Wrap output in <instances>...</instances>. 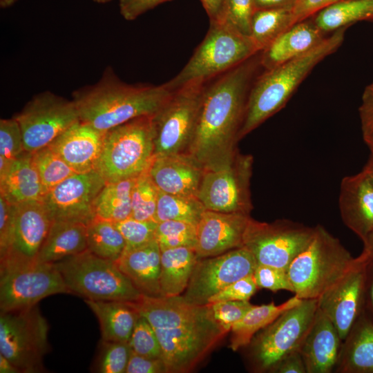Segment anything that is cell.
<instances>
[{
    "label": "cell",
    "mask_w": 373,
    "mask_h": 373,
    "mask_svg": "<svg viewBox=\"0 0 373 373\" xmlns=\"http://www.w3.org/2000/svg\"><path fill=\"white\" fill-rule=\"evenodd\" d=\"M302 300L294 295L278 305L274 302L254 305L240 320L233 325L230 330V348L236 352L246 347L258 332L271 324L285 311L298 305Z\"/></svg>",
    "instance_id": "obj_32"
},
{
    "label": "cell",
    "mask_w": 373,
    "mask_h": 373,
    "mask_svg": "<svg viewBox=\"0 0 373 373\" xmlns=\"http://www.w3.org/2000/svg\"><path fill=\"white\" fill-rule=\"evenodd\" d=\"M366 262L356 257L350 269L318 298V308L343 341L362 314Z\"/></svg>",
    "instance_id": "obj_19"
},
{
    "label": "cell",
    "mask_w": 373,
    "mask_h": 373,
    "mask_svg": "<svg viewBox=\"0 0 373 373\" xmlns=\"http://www.w3.org/2000/svg\"><path fill=\"white\" fill-rule=\"evenodd\" d=\"M207 82H192L175 90L153 115L155 155L186 151L195 133Z\"/></svg>",
    "instance_id": "obj_12"
},
{
    "label": "cell",
    "mask_w": 373,
    "mask_h": 373,
    "mask_svg": "<svg viewBox=\"0 0 373 373\" xmlns=\"http://www.w3.org/2000/svg\"><path fill=\"white\" fill-rule=\"evenodd\" d=\"M174 90L161 85L130 84L107 66L99 79L74 90L79 120L106 133L133 119L155 115Z\"/></svg>",
    "instance_id": "obj_3"
},
{
    "label": "cell",
    "mask_w": 373,
    "mask_h": 373,
    "mask_svg": "<svg viewBox=\"0 0 373 373\" xmlns=\"http://www.w3.org/2000/svg\"><path fill=\"white\" fill-rule=\"evenodd\" d=\"M317 309L318 299H303L256 334L247 345L254 370L271 372L284 357L299 351Z\"/></svg>",
    "instance_id": "obj_10"
},
{
    "label": "cell",
    "mask_w": 373,
    "mask_h": 373,
    "mask_svg": "<svg viewBox=\"0 0 373 373\" xmlns=\"http://www.w3.org/2000/svg\"><path fill=\"white\" fill-rule=\"evenodd\" d=\"M53 264L70 293L85 299L135 301L142 296L115 262L88 249Z\"/></svg>",
    "instance_id": "obj_8"
},
{
    "label": "cell",
    "mask_w": 373,
    "mask_h": 373,
    "mask_svg": "<svg viewBox=\"0 0 373 373\" xmlns=\"http://www.w3.org/2000/svg\"><path fill=\"white\" fill-rule=\"evenodd\" d=\"M255 10L253 0H226L219 23L250 37L251 22Z\"/></svg>",
    "instance_id": "obj_43"
},
{
    "label": "cell",
    "mask_w": 373,
    "mask_h": 373,
    "mask_svg": "<svg viewBox=\"0 0 373 373\" xmlns=\"http://www.w3.org/2000/svg\"><path fill=\"white\" fill-rule=\"evenodd\" d=\"M23 135L18 122L12 117L0 119V157L13 161L23 152Z\"/></svg>",
    "instance_id": "obj_45"
},
{
    "label": "cell",
    "mask_w": 373,
    "mask_h": 373,
    "mask_svg": "<svg viewBox=\"0 0 373 373\" xmlns=\"http://www.w3.org/2000/svg\"><path fill=\"white\" fill-rule=\"evenodd\" d=\"M158 189L147 171L136 178L131 191V217L141 221H154Z\"/></svg>",
    "instance_id": "obj_39"
},
{
    "label": "cell",
    "mask_w": 373,
    "mask_h": 373,
    "mask_svg": "<svg viewBox=\"0 0 373 373\" xmlns=\"http://www.w3.org/2000/svg\"><path fill=\"white\" fill-rule=\"evenodd\" d=\"M258 287L253 274L242 278L211 296L208 303L222 300H249Z\"/></svg>",
    "instance_id": "obj_48"
},
{
    "label": "cell",
    "mask_w": 373,
    "mask_h": 373,
    "mask_svg": "<svg viewBox=\"0 0 373 373\" xmlns=\"http://www.w3.org/2000/svg\"><path fill=\"white\" fill-rule=\"evenodd\" d=\"M91 371L97 373L126 372L131 349L128 343L101 339Z\"/></svg>",
    "instance_id": "obj_40"
},
{
    "label": "cell",
    "mask_w": 373,
    "mask_h": 373,
    "mask_svg": "<svg viewBox=\"0 0 373 373\" xmlns=\"http://www.w3.org/2000/svg\"><path fill=\"white\" fill-rule=\"evenodd\" d=\"M365 144L367 146L370 155H373V132L363 136Z\"/></svg>",
    "instance_id": "obj_61"
},
{
    "label": "cell",
    "mask_w": 373,
    "mask_h": 373,
    "mask_svg": "<svg viewBox=\"0 0 373 373\" xmlns=\"http://www.w3.org/2000/svg\"><path fill=\"white\" fill-rule=\"evenodd\" d=\"M342 343L334 325L318 308L299 350L307 373L334 372Z\"/></svg>",
    "instance_id": "obj_24"
},
{
    "label": "cell",
    "mask_w": 373,
    "mask_h": 373,
    "mask_svg": "<svg viewBox=\"0 0 373 373\" xmlns=\"http://www.w3.org/2000/svg\"><path fill=\"white\" fill-rule=\"evenodd\" d=\"M253 161L251 155L237 151L227 161L204 169L197 198L206 210L250 213Z\"/></svg>",
    "instance_id": "obj_11"
},
{
    "label": "cell",
    "mask_w": 373,
    "mask_h": 373,
    "mask_svg": "<svg viewBox=\"0 0 373 373\" xmlns=\"http://www.w3.org/2000/svg\"><path fill=\"white\" fill-rule=\"evenodd\" d=\"M338 206L343 223L364 242L373 232V184L363 171L342 179Z\"/></svg>",
    "instance_id": "obj_22"
},
{
    "label": "cell",
    "mask_w": 373,
    "mask_h": 373,
    "mask_svg": "<svg viewBox=\"0 0 373 373\" xmlns=\"http://www.w3.org/2000/svg\"><path fill=\"white\" fill-rule=\"evenodd\" d=\"M115 223L125 240V249L140 247L155 238L156 222L141 221L129 217Z\"/></svg>",
    "instance_id": "obj_44"
},
{
    "label": "cell",
    "mask_w": 373,
    "mask_h": 373,
    "mask_svg": "<svg viewBox=\"0 0 373 373\" xmlns=\"http://www.w3.org/2000/svg\"><path fill=\"white\" fill-rule=\"evenodd\" d=\"M13 117L20 126L25 150L31 153L49 146L79 121L73 99L50 90L34 95Z\"/></svg>",
    "instance_id": "obj_13"
},
{
    "label": "cell",
    "mask_w": 373,
    "mask_h": 373,
    "mask_svg": "<svg viewBox=\"0 0 373 373\" xmlns=\"http://www.w3.org/2000/svg\"><path fill=\"white\" fill-rule=\"evenodd\" d=\"M171 0H119V12L127 21L136 19L157 6Z\"/></svg>",
    "instance_id": "obj_52"
},
{
    "label": "cell",
    "mask_w": 373,
    "mask_h": 373,
    "mask_svg": "<svg viewBox=\"0 0 373 373\" xmlns=\"http://www.w3.org/2000/svg\"><path fill=\"white\" fill-rule=\"evenodd\" d=\"M106 183L96 170L75 173L48 191L43 202L52 221L88 225L96 217L95 201Z\"/></svg>",
    "instance_id": "obj_17"
},
{
    "label": "cell",
    "mask_w": 373,
    "mask_h": 373,
    "mask_svg": "<svg viewBox=\"0 0 373 373\" xmlns=\"http://www.w3.org/2000/svg\"><path fill=\"white\" fill-rule=\"evenodd\" d=\"M210 23L220 21L224 9L226 0H200Z\"/></svg>",
    "instance_id": "obj_56"
},
{
    "label": "cell",
    "mask_w": 373,
    "mask_h": 373,
    "mask_svg": "<svg viewBox=\"0 0 373 373\" xmlns=\"http://www.w3.org/2000/svg\"><path fill=\"white\" fill-rule=\"evenodd\" d=\"M258 288L273 292L287 290L293 293V287L287 270L258 264L253 274Z\"/></svg>",
    "instance_id": "obj_47"
},
{
    "label": "cell",
    "mask_w": 373,
    "mask_h": 373,
    "mask_svg": "<svg viewBox=\"0 0 373 373\" xmlns=\"http://www.w3.org/2000/svg\"><path fill=\"white\" fill-rule=\"evenodd\" d=\"M363 243V249L359 257L365 260L373 259V232Z\"/></svg>",
    "instance_id": "obj_58"
},
{
    "label": "cell",
    "mask_w": 373,
    "mask_h": 373,
    "mask_svg": "<svg viewBox=\"0 0 373 373\" xmlns=\"http://www.w3.org/2000/svg\"><path fill=\"white\" fill-rule=\"evenodd\" d=\"M314 227L287 219L268 223L251 218L243 247L254 255L257 264L287 270L294 259L308 245Z\"/></svg>",
    "instance_id": "obj_14"
},
{
    "label": "cell",
    "mask_w": 373,
    "mask_h": 373,
    "mask_svg": "<svg viewBox=\"0 0 373 373\" xmlns=\"http://www.w3.org/2000/svg\"><path fill=\"white\" fill-rule=\"evenodd\" d=\"M32 157L46 193L75 173L49 146L32 153Z\"/></svg>",
    "instance_id": "obj_38"
},
{
    "label": "cell",
    "mask_w": 373,
    "mask_h": 373,
    "mask_svg": "<svg viewBox=\"0 0 373 373\" xmlns=\"http://www.w3.org/2000/svg\"><path fill=\"white\" fill-rule=\"evenodd\" d=\"M373 184V155H370L362 170Z\"/></svg>",
    "instance_id": "obj_60"
},
{
    "label": "cell",
    "mask_w": 373,
    "mask_h": 373,
    "mask_svg": "<svg viewBox=\"0 0 373 373\" xmlns=\"http://www.w3.org/2000/svg\"><path fill=\"white\" fill-rule=\"evenodd\" d=\"M207 304L213 319L227 333L254 305L249 300H222Z\"/></svg>",
    "instance_id": "obj_46"
},
{
    "label": "cell",
    "mask_w": 373,
    "mask_h": 373,
    "mask_svg": "<svg viewBox=\"0 0 373 373\" xmlns=\"http://www.w3.org/2000/svg\"><path fill=\"white\" fill-rule=\"evenodd\" d=\"M153 115L133 119L104 133L95 170L106 182L136 178L148 170L155 156Z\"/></svg>",
    "instance_id": "obj_6"
},
{
    "label": "cell",
    "mask_w": 373,
    "mask_h": 373,
    "mask_svg": "<svg viewBox=\"0 0 373 373\" xmlns=\"http://www.w3.org/2000/svg\"><path fill=\"white\" fill-rule=\"evenodd\" d=\"M312 18L325 33L358 21H373V0H343L321 10Z\"/></svg>",
    "instance_id": "obj_33"
},
{
    "label": "cell",
    "mask_w": 373,
    "mask_h": 373,
    "mask_svg": "<svg viewBox=\"0 0 373 373\" xmlns=\"http://www.w3.org/2000/svg\"><path fill=\"white\" fill-rule=\"evenodd\" d=\"M296 0H253L256 10L280 8H292Z\"/></svg>",
    "instance_id": "obj_57"
},
{
    "label": "cell",
    "mask_w": 373,
    "mask_h": 373,
    "mask_svg": "<svg viewBox=\"0 0 373 373\" xmlns=\"http://www.w3.org/2000/svg\"><path fill=\"white\" fill-rule=\"evenodd\" d=\"M291 9L255 10L251 22L250 37L260 52L290 28Z\"/></svg>",
    "instance_id": "obj_36"
},
{
    "label": "cell",
    "mask_w": 373,
    "mask_h": 373,
    "mask_svg": "<svg viewBox=\"0 0 373 373\" xmlns=\"http://www.w3.org/2000/svg\"><path fill=\"white\" fill-rule=\"evenodd\" d=\"M128 344L131 350L137 354L162 358V349L156 334L142 316H140L135 325Z\"/></svg>",
    "instance_id": "obj_42"
},
{
    "label": "cell",
    "mask_w": 373,
    "mask_h": 373,
    "mask_svg": "<svg viewBox=\"0 0 373 373\" xmlns=\"http://www.w3.org/2000/svg\"><path fill=\"white\" fill-rule=\"evenodd\" d=\"M49 325L37 305L0 312V354L19 372H41L48 352Z\"/></svg>",
    "instance_id": "obj_9"
},
{
    "label": "cell",
    "mask_w": 373,
    "mask_h": 373,
    "mask_svg": "<svg viewBox=\"0 0 373 373\" xmlns=\"http://www.w3.org/2000/svg\"><path fill=\"white\" fill-rule=\"evenodd\" d=\"M135 178L106 182L95 201L96 217L117 222L131 216V191Z\"/></svg>",
    "instance_id": "obj_34"
},
{
    "label": "cell",
    "mask_w": 373,
    "mask_h": 373,
    "mask_svg": "<svg viewBox=\"0 0 373 373\" xmlns=\"http://www.w3.org/2000/svg\"><path fill=\"white\" fill-rule=\"evenodd\" d=\"M257 265L254 255L245 247L199 258L182 296L191 303L206 305L211 296L231 283L253 274Z\"/></svg>",
    "instance_id": "obj_16"
},
{
    "label": "cell",
    "mask_w": 373,
    "mask_h": 373,
    "mask_svg": "<svg viewBox=\"0 0 373 373\" xmlns=\"http://www.w3.org/2000/svg\"><path fill=\"white\" fill-rule=\"evenodd\" d=\"M204 169L185 153L155 155L147 173L159 191L195 197Z\"/></svg>",
    "instance_id": "obj_21"
},
{
    "label": "cell",
    "mask_w": 373,
    "mask_h": 373,
    "mask_svg": "<svg viewBox=\"0 0 373 373\" xmlns=\"http://www.w3.org/2000/svg\"><path fill=\"white\" fill-rule=\"evenodd\" d=\"M356 258L324 227H314L308 245L287 272L293 293L300 299H318L354 265Z\"/></svg>",
    "instance_id": "obj_5"
},
{
    "label": "cell",
    "mask_w": 373,
    "mask_h": 373,
    "mask_svg": "<svg viewBox=\"0 0 373 373\" xmlns=\"http://www.w3.org/2000/svg\"><path fill=\"white\" fill-rule=\"evenodd\" d=\"M343 0H296L291 9L290 28L312 17L321 10Z\"/></svg>",
    "instance_id": "obj_50"
},
{
    "label": "cell",
    "mask_w": 373,
    "mask_h": 373,
    "mask_svg": "<svg viewBox=\"0 0 373 373\" xmlns=\"http://www.w3.org/2000/svg\"><path fill=\"white\" fill-rule=\"evenodd\" d=\"M104 133L80 120L72 125L49 146L78 173L95 170Z\"/></svg>",
    "instance_id": "obj_23"
},
{
    "label": "cell",
    "mask_w": 373,
    "mask_h": 373,
    "mask_svg": "<svg viewBox=\"0 0 373 373\" xmlns=\"http://www.w3.org/2000/svg\"><path fill=\"white\" fill-rule=\"evenodd\" d=\"M366 261L362 314L373 323V259Z\"/></svg>",
    "instance_id": "obj_54"
},
{
    "label": "cell",
    "mask_w": 373,
    "mask_h": 373,
    "mask_svg": "<svg viewBox=\"0 0 373 373\" xmlns=\"http://www.w3.org/2000/svg\"><path fill=\"white\" fill-rule=\"evenodd\" d=\"M0 372L17 373L18 370L5 356L0 354Z\"/></svg>",
    "instance_id": "obj_59"
},
{
    "label": "cell",
    "mask_w": 373,
    "mask_h": 373,
    "mask_svg": "<svg viewBox=\"0 0 373 373\" xmlns=\"http://www.w3.org/2000/svg\"><path fill=\"white\" fill-rule=\"evenodd\" d=\"M325 34L312 17L293 25L261 52L262 68L268 70L303 55L319 44Z\"/></svg>",
    "instance_id": "obj_26"
},
{
    "label": "cell",
    "mask_w": 373,
    "mask_h": 373,
    "mask_svg": "<svg viewBox=\"0 0 373 373\" xmlns=\"http://www.w3.org/2000/svg\"><path fill=\"white\" fill-rule=\"evenodd\" d=\"M251 219L247 213L205 210L196 225L195 249L198 258L216 256L243 247Z\"/></svg>",
    "instance_id": "obj_20"
},
{
    "label": "cell",
    "mask_w": 373,
    "mask_h": 373,
    "mask_svg": "<svg viewBox=\"0 0 373 373\" xmlns=\"http://www.w3.org/2000/svg\"><path fill=\"white\" fill-rule=\"evenodd\" d=\"M275 373H307L300 351H295L284 357L271 370Z\"/></svg>",
    "instance_id": "obj_55"
},
{
    "label": "cell",
    "mask_w": 373,
    "mask_h": 373,
    "mask_svg": "<svg viewBox=\"0 0 373 373\" xmlns=\"http://www.w3.org/2000/svg\"><path fill=\"white\" fill-rule=\"evenodd\" d=\"M15 218V205L0 196V258L8 250L12 238Z\"/></svg>",
    "instance_id": "obj_49"
},
{
    "label": "cell",
    "mask_w": 373,
    "mask_h": 373,
    "mask_svg": "<svg viewBox=\"0 0 373 373\" xmlns=\"http://www.w3.org/2000/svg\"><path fill=\"white\" fill-rule=\"evenodd\" d=\"M87 249L86 225L52 221L36 262L54 263Z\"/></svg>",
    "instance_id": "obj_30"
},
{
    "label": "cell",
    "mask_w": 373,
    "mask_h": 373,
    "mask_svg": "<svg viewBox=\"0 0 373 373\" xmlns=\"http://www.w3.org/2000/svg\"><path fill=\"white\" fill-rule=\"evenodd\" d=\"M52 220L42 201L15 205V218L10 246L0 258V271L36 262Z\"/></svg>",
    "instance_id": "obj_18"
},
{
    "label": "cell",
    "mask_w": 373,
    "mask_h": 373,
    "mask_svg": "<svg viewBox=\"0 0 373 373\" xmlns=\"http://www.w3.org/2000/svg\"><path fill=\"white\" fill-rule=\"evenodd\" d=\"M260 52L250 37L224 23H210L204 39L189 61L166 83L175 90L192 82H207Z\"/></svg>",
    "instance_id": "obj_7"
},
{
    "label": "cell",
    "mask_w": 373,
    "mask_h": 373,
    "mask_svg": "<svg viewBox=\"0 0 373 373\" xmlns=\"http://www.w3.org/2000/svg\"><path fill=\"white\" fill-rule=\"evenodd\" d=\"M155 239L160 249L189 247L196 242V224L179 220H165L157 223Z\"/></svg>",
    "instance_id": "obj_41"
},
{
    "label": "cell",
    "mask_w": 373,
    "mask_h": 373,
    "mask_svg": "<svg viewBox=\"0 0 373 373\" xmlns=\"http://www.w3.org/2000/svg\"><path fill=\"white\" fill-rule=\"evenodd\" d=\"M363 136L373 132V81L364 88L358 107Z\"/></svg>",
    "instance_id": "obj_53"
},
{
    "label": "cell",
    "mask_w": 373,
    "mask_h": 373,
    "mask_svg": "<svg viewBox=\"0 0 373 373\" xmlns=\"http://www.w3.org/2000/svg\"><path fill=\"white\" fill-rule=\"evenodd\" d=\"M87 249L93 254L116 262L122 254L126 242L115 223L95 217L86 225Z\"/></svg>",
    "instance_id": "obj_35"
},
{
    "label": "cell",
    "mask_w": 373,
    "mask_h": 373,
    "mask_svg": "<svg viewBox=\"0 0 373 373\" xmlns=\"http://www.w3.org/2000/svg\"><path fill=\"white\" fill-rule=\"evenodd\" d=\"M334 372L373 373V323L362 314L343 341Z\"/></svg>",
    "instance_id": "obj_28"
},
{
    "label": "cell",
    "mask_w": 373,
    "mask_h": 373,
    "mask_svg": "<svg viewBox=\"0 0 373 373\" xmlns=\"http://www.w3.org/2000/svg\"><path fill=\"white\" fill-rule=\"evenodd\" d=\"M115 262L142 295L161 296V249L155 238L140 247L124 249Z\"/></svg>",
    "instance_id": "obj_25"
},
{
    "label": "cell",
    "mask_w": 373,
    "mask_h": 373,
    "mask_svg": "<svg viewBox=\"0 0 373 373\" xmlns=\"http://www.w3.org/2000/svg\"><path fill=\"white\" fill-rule=\"evenodd\" d=\"M57 294L70 293L53 263L35 262L0 271V312L32 307Z\"/></svg>",
    "instance_id": "obj_15"
},
{
    "label": "cell",
    "mask_w": 373,
    "mask_h": 373,
    "mask_svg": "<svg viewBox=\"0 0 373 373\" xmlns=\"http://www.w3.org/2000/svg\"><path fill=\"white\" fill-rule=\"evenodd\" d=\"M198 259L194 247H180L161 250V296L181 295L188 286Z\"/></svg>",
    "instance_id": "obj_31"
},
{
    "label": "cell",
    "mask_w": 373,
    "mask_h": 373,
    "mask_svg": "<svg viewBox=\"0 0 373 373\" xmlns=\"http://www.w3.org/2000/svg\"><path fill=\"white\" fill-rule=\"evenodd\" d=\"M343 27L303 55L264 71L255 79L248 97L239 140L280 111L313 68L342 45Z\"/></svg>",
    "instance_id": "obj_4"
},
{
    "label": "cell",
    "mask_w": 373,
    "mask_h": 373,
    "mask_svg": "<svg viewBox=\"0 0 373 373\" xmlns=\"http://www.w3.org/2000/svg\"><path fill=\"white\" fill-rule=\"evenodd\" d=\"M131 305L150 323L159 341L167 372H187L227 334L213 319L208 304L182 295H142Z\"/></svg>",
    "instance_id": "obj_2"
},
{
    "label": "cell",
    "mask_w": 373,
    "mask_h": 373,
    "mask_svg": "<svg viewBox=\"0 0 373 373\" xmlns=\"http://www.w3.org/2000/svg\"><path fill=\"white\" fill-rule=\"evenodd\" d=\"M93 1L98 3H106L110 2L112 0H93Z\"/></svg>",
    "instance_id": "obj_63"
},
{
    "label": "cell",
    "mask_w": 373,
    "mask_h": 373,
    "mask_svg": "<svg viewBox=\"0 0 373 373\" xmlns=\"http://www.w3.org/2000/svg\"><path fill=\"white\" fill-rule=\"evenodd\" d=\"M163 372H167V369L162 358L141 356L131 350L126 373Z\"/></svg>",
    "instance_id": "obj_51"
},
{
    "label": "cell",
    "mask_w": 373,
    "mask_h": 373,
    "mask_svg": "<svg viewBox=\"0 0 373 373\" xmlns=\"http://www.w3.org/2000/svg\"><path fill=\"white\" fill-rule=\"evenodd\" d=\"M85 303L99 321L102 339L128 343L141 316L130 301L85 299Z\"/></svg>",
    "instance_id": "obj_29"
},
{
    "label": "cell",
    "mask_w": 373,
    "mask_h": 373,
    "mask_svg": "<svg viewBox=\"0 0 373 373\" xmlns=\"http://www.w3.org/2000/svg\"><path fill=\"white\" fill-rule=\"evenodd\" d=\"M205 210L198 198L173 195L158 190L155 213L157 223L179 220L197 225Z\"/></svg>",
    "instance_id": "obj_37"
},
{
    "label": "cell",
    "mask_w": 373,
    "mask_h": 373,
    "mask_svg": "<svg viewBox=\"0 0 373 373\" xmlns=\"http://www.w3.org/2000/svg\"><path fill=\"white\" fill-rule=\"evenodd\" d=\"M260 54L207 82L195 133L184 152L203 169L227 161L238 151L249 91L262 68Z\"/></svg>",
    "instance_id": "obj_1"
},
{
    "label": "cell",
    "mask_w": 373,
    "mask_h": 373,
    "mask_svg": "<svg viewBox=\"0 0 373 373\" xmlns=\"http://www.w3.org/2000/svg\"><path fill=\"white\" fill-rule=\"evenodd\" d=\"M17 0H0V6L2 8H6L12 6Z\"/></svg>",
    "instance_id": "obj_62"
},
{
    "label": "cell",
    "mask_w": 373,
    "mask_h": 373,
    "mask_svg": "<svg viewBox=\"0 0 373 373\" xmlns=\"http://www.w3.org/2000/svg\"><path fill=\"white\" fill-rule=\"evenodd\" d=\"M46 194L31 153L23 152L12 162L7 171L0 175V196L12 204L43 202Z\"/></svg>",
    "instance_id": "obj_27"
}]
</instances>
